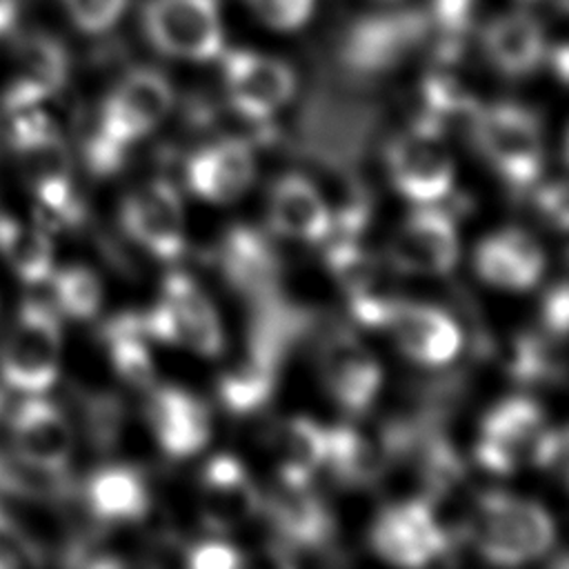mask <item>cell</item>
I'll return each instance as SVG.
<instances>
[{
  "mask_svg": "<svg viewBox=\"0 0 569 569\" xmlns=\"http://www.w3.org/2000/svg\"><path fill=\"white\" fill-rule=\"evenodd\" d=\"M11 116L9 142L40 216L53 224L78 222L82 209L73 187L71 153L60 131L40 107Z\"/></svg>",
  "mask_w": 569,
  "mask_h": 569,
  "instance_id": "6da1fadb",
  "label": "cell"
},
{
  "mask_svg": "<svg viewBox=\"0 0 569 569\" xmlns=\"http://www.w3.org/2000/svg\"><path fill=\"white\" fill-rule=\"evenodd\" d=\"M171 107L173 89L160 71L138 67L124 73L100 107L87 151L89 164L100 173L113 171L124 149L149 136L167 118Z\"/></svg>",
  "mask_w": 569,
  "mask_h": 569,
  "instance_id": "7a4b0ae2",
  "label": "cell"
},
{
  "mask_svg": "<svg viewBox=\"0 0 569 569\" xmlns=\"http://www.w3.org/2000/svg\"><path fill=\"white\" fill-rule=\"evenodd\" d=\"M467 533L493 565H522L542 556L556 538L553 520L533 500L491 491L473 505Z\"/></svg>",
  "mask_w": 569,
  "mask_h": 569,
  "instance_id": "3957f363",
  "label": "cell"
},
{
  "mask_svg": "<svg viewBox=\"0 0 569 569\" xmlns=\"http://www.w3.org/2000/svg\"><path fill=\"white\" fill-rule=\"evenodd\" d=\"M62 365L58 311L42 300H27L0 340V380L22 396L49 391Z\"/></svg>",
  "mask_w": 569,
  "mask_h": 569,
  "instance_id": "277c9868",
  "label": "cell"
},
{
  "mask_svg": "<svg viewBox=\"0 0 569 569\" xmlns=\"http://www.w3.org/2000/svg\"><path fill=\"white\" fill-rule=\"evenodd\" d=\"M469 131L480 156L509 184L527 187L538 180L545 142L531 109L513 102L478 107L469 120Z\"/></svg>",
  "mask_w": 569,
  "mask_h": 569,
  "instance_id": "5b68a950",
  "label": "cell"
},
{
  "mask_svg": "<svg viewBox=\"0 0 569 569\" xmlns=\"http://www.w3.org/2000/svg\"><path fill=\"white\" fill-rule=\"evenodd\" d=\"M142 336L184 347L204 358L224 349L220 316L209 296L182 271H171L162 282V296L147 316H136Z\"/></svg>",
  "mask_w": 569,
  "mask_h": 569,
  "instance_id": "8992f818",
  "label": "cell"
},
{
  "mask_svg": "<svg viewBox=\"0 0 569 569\" xmlns=\"http://www.w3.org/2000/svg\"><path fill=\"white\" fill-rule=\"evenodd\" d=\"M142 31L169 58L209 62L224 51L220 0H147Z\"/></svg>",
  "mask_w": 569,
  "mask_h": 569,
  "instance_id": "52a82bcc",
  "label": "cell"
},
{
  "mask_svg": "<svg viewBox=\"0 0 569 569\" xmlns=\"http://www.w3.org/2000/svg\"><path fill=\"white\" fill-rule=\"evenodd\" d=\"M387 169L393 187L418 204H433L445 198L456 176L442 131L425 120L391 140L387 147Z\"/></svg>",
  "mask_w": 569,
  "mask_h": 569,
  "instance_id": "ba28073f",
  "label": "cell"
},
{
  "mask_svg": "<svg viewBox=\"0 0 569 569\" xmlns=\"http://www.w3.org/2000/svg\"><path fill=\"white\" fill-rule=\"evenodd\" d=\"M431 33L429 13L400 9L358 20L342 40V60L358 73L389 71L407 60Z\"/></svg>",
  "mask_w": 569,
  "mask_h": 569,
  "instance_id": "9c48e42d",
  "label": "cell"
},
{
  "mask_svg": "<svg viewBox=\"0 0 569 569\" xmlns=\"http://www.w3.org/2000/svg\"><path fill=\"white\" fill-rule=\"evenodd\" d=\"M545 433L540 405L527 396H511L482 418L473 453L485 469L513 473L522 465H533Z\"/></svg>",
  "mask_w": 569,
  "mask_h": 569,
  "instance_id": "30bf717a",
  "label": "cell"
},
{
  "mask_svg": "<svg viewBox=\"0 0 569 569\" xmlns=\"http://www.w3.org/2000/svg\"><path fill=\"white\" fill-rule=\"evenodd\" d=\"M9 449L31 467L67 473L73 456V427L69 416L44 393L24 396L2 425Z\"/></svg>",
  "mask_w": 569,
  "mask_h": 569,
  "instance_id": "8fae6325",
  "label": "cell"
},
{
  "mask_svg": "<svg viewBox=\"0 0 569 569\" xmlns=\"http://www.w3.org/2000/svg\"><path fill=\"white\" fill-rule=\"evenodd\" d=\"M9 76L2 89V107L9 113L40 107L69 80L71 60L67 47L44 31L16 33Z\"/></svg>",
  "mask_w": 569,
  "mask_h": 569,
  "instance_id": "7c38bea8",
  "label": "cell"
},
{
  "mask_svg": "<svg viewBox=\"0 0 569 569\" xmlns=\"http://www.w3.org/2000/svg\"><path fill=\"white\" fill-rule=\"evenodd\" d=\"M222 82L229 104L249 120H267L296 93L293 69L253 49L222 51Z\"/></svg>",
  "mask_w": 569,
  "mask_h": 569,
  "instance_id": "4fadbf2b",
  "label": "cell"
},
{
  "mask_svg": "<svg viewBox=\"0 0 569 569\" xmlns=\"http://www.w3.org/2000/svg\"><path fill=\"white\" fill-rule=\"evenodd\" d=\"M124 233L158 260H176L184 251V207L169 180H151L133 189L120 209Z\"/></svg>",
  "mask_w": 569,
  "mask_h": 569,
  "instance_id": "5bb4252c",
  "label": "cell"
},
{
  "mask_svg": "<svg viewBox=\"0 0 569 569\" xmlns=\"http://www.w3.org/2000/svg\"><path fill=\"white\" fill-rule=\"evenodd\" d=\"M449 536L425 498L389 505L371 527V547L387 562L420 567L442 556Z\"/></svg>",
  "mask_w": 569,
  "mask_h": 569,
  "instance_id": "9a60e30c",
  "label": "cell"
},
{
  "mask_svg": "<svg viewBox=\"0 0 569 569\" xmlns=\"http://www.w3.org/2000/svg\"><path fill=\"white\" fill-rule=\"evenodd\" d=\"M389 260L402 273L445 276L460 256V240L453 220L425 204L409 213L389 240Z\"/></svg>",
  "mask_w": 569,
  "mask_h": 569,
  "instance_id": "2e32d148",
  "label": "cell"
},
{
  "mask_svg": "<svg viewBox=\"0 0 569 569\" xmlns=\"http://www.w3.org/2000/svg\"><path fill=\"white\" fill-rule=\"evenodd\" d=\"M320 376L329 396L349 413H362L373 402L382 371L367 345L347 329L329 333L318 351Z\"/></svg>",
  "mask_w": 569,
  "mask_h": 569,
  "instance_id": "e0dca14e",
  "label": "cell"
},
{
  "mask_svg": "<svg viewBox=\"0 0 569 569\" xmlns=\"http://www.w3.org/2000/svg\"><path fill=\"white\" fill-rule=\"evenodd\" d=\"M382 327L391 331L398 349L407 358L427 367L451 362L462 347V333L456 320L431 305L391 300Z\"/></svg>",
  "mask_w": 569,
  "mask_h": 569,
  "instance_id": "ac0fdd59",
  "label": "cell"
},
{
  "mask_svg": "<svg viewBox=\"0 0 569 569\" xmlns=\"http://www.w3.org/2000/svg\"><path fill=\"white\" fill-rule=\"evenodd\" d=\"M198 505L209 529L231 531L251 520L264 507V500L244 465L222 453L211 458L200 473Z\"/></svg>",
  "mask_w": 569,
  "mask_h": 569,
  "instance_id": "d6986e66",
  "label": "cell"
},
{
  "mask_svg": "<svg viewBox=\"0 0 569 569\" xmlns=\"http://www.w3.org/2000/svg\"><path fill=\"white\" fill-rule=\"evenodd\" d=\"M147 420L156 442L173 458L202 451L211 438L207 407L180 387H151Z\"/></svg>",
  "mask_w": 569,
  "mask_h": 569,
  "instance_id": "ffe728a7",
  "label": "cell"
},
{
  "mask_svg": "<svg viewBox=\"0 0 569 569\" xmlns=\"http://www.w3.org/2000/svg\"><path fill=\"white\" fill-rule=\"evenodd\" d=\"M187 187L202 200L231 202L240 198L256 176L251 147L238 138H224L198 149L187 160Z\"/></svg>",
  "mask_w": 569,
  "mask_h": 569,
  "instance_id": "44dd1931",
  "label": "cell"
},
{
  "mask_svg": "<svg viewBox=\"0 0 569 569\" xmlns=\"http://www.w3.org/2000/svg\"><path fill=\"white\" fill-rule=\"evenodd\" d=\"M267 213L280 236L300 242H322L333 229L331 209L322 189L300 173H287L273 182Z\"/></svg>",
  "mask_w": 569,
  "mask_h": 569,
  "instance_id": "7402d4cb",
  "label": "cell"
},
{
  "mask_svg": "<svg viewBox=\"0 0 569 569\" xmlns=\"http://www.w3.org/2000/svg\"><path fill=\"white\" fill-rule=\"evenodd\" d=\"M482 51L491 67L509 78L533 73L547 58L542 24L531 11H505L493 16L480 33Z\"/></svg>",
  "mask_w": 569,
  "mask_h": 569,
  "instance_id": "603a6c76",
  "label": "cell"
},
{
  "mask_svg": "<svg viewBox=\"0 0 569 569\" xmlns=\"http://www.w3.org/2000/svg\"><path fill=\"white\" fill-rule=\"evenodd\" d=\"M478 276L498 289H531L545 271V251L525 229H502L485 238L473 256Z\"/></svg>",
  "mask_w": 569,
  "mask_h": 569,
  "instance_id": "cb8c5ba5",
  "label": "cell"
},
{
  "mask_svg": "<svg viewBox=\"0 0 569 569\" xmlns=\"http://www.w3.org/2000/svg\"><path fill=\"white\" fill-rule=\"evenodd\" d=\"M267 500L269 518L287 549H318L331 536V518L309 485H284Z\"/></svg>",
  "mask_w": 569,
  "mask_h": 569,
  "instance_id": "d4e9b609",
  "label": "cell"
},
{
  "mask_svg": "<svg viewBox=\"0 0 569 569\" xmlns=\"http://www.w3.org/2000/svg\"><path fill=\"white\" fill-rule=\"evenodd\" d=\"M84 502L98 520L136 522L147 516L151 496L138 469L129 465H107L87 478Z\"/></svg>",
  "mask_w": 569,
  "mask_h": 569,
  "instance_id": "484cf974",
  "label": "cell"
},
{
  "mask_svg": "<svg viewBox=\"0 0 569 569\" xmlns=\"http://www.w3.org/2000/svg\"><path fill=\"white\" fill-rule=\"evenodd\" d=\"M0 260L24 284L47 282L56 269L53 240L47 227L0 213Z\"/></svg>",
  "mask_w": 569,
  "mask_h": 569,
  "instance_id": "4316f807",
  "label": "cell"
},
{
  "mask_svg": "<svg viewBox=\"0 0 569 569\" xmlns=\"http://www.w3.org/2000/svg\"><path fill=\"white\" fill-rule=\"evenodd\" d=\"M273 456L280 482L309 485L327 458V429L309 418H291L276 431Z\"/></svg>",
  "mask_w": 569,
  "mask_h": 569,
  "instance_id": "83f0119b",
  "label": "cell"
},
{
  "mask_svg": "<svg viewBox=\"0 0 569 569\" xmlns=\"http://www.w3.org/2000/svg\"><path fill=\"white\" fill-rule=\"evenodd\" d=\"M389 447L376 445L353 427L327 429V458L331 473L349 487L373 482L387 467Z\"/></svg>",
  "mask_w": 569,
  "mask_h": 569,
  "instance_id": "f1b7e54d",
  "label": "cell"
},
{
  "mask_svg": "<svg viewBox=\"0 0 569 569\" xmlns=\"http://www.w3.org/2000/svg\"><path fill=\"white\" fill-rule=\"evenodd\" d=\"M109 360L116 373L136 389L156 387V367L149 353L142 331L138 329L136 316H120L104 329Z\"/></svg>",
  "mask_w": 569,
  "mask_h": 569,
  "instance_id": "f546056e",
  "label": "cell"
},
{
  "mask_svg": "<svg viewBox=\"0 0 569 569\" xmlns=\"http://www.w3.org/2000/svg\"><path fill=\"white\" fill-rule=\"evenodd\" d=\"M47 282L51 284V307L60 316L84 322L102 307V282L89 267L69 264L53 269Z\"/></svg>",
  "mask_w": 569,
  "mask_h": 569,
  "instance_id": "4dcf8cb0",
  "label": "cell"
},
{
  "mask_svg": "<svg viewBox=\"0 0 569 569\" xmlns=\"http://www.w3.org/2000/svg\"><path fill=\"white\" fill-rule=\"evenodd\" d=\"M273 382L271 351H256L242 367L229 371L220 382V396L233 411H251L267 400Z\"/></svg>",
  "mask_w": 569,
  "mask_h": 569,
  "instance_id": "1f68e13d",
  "label": "cell"
},
{
  "mask_svg": "<svg viewBox=\"0 0 569 569\" xmlns=\"http://www.w3.org/2000/svg\"><path fill=\"white\" fill-rule=\"evenodd\" d=\"M224 264L229 276L247 289L249 284H262L273 271V262L262 242L247 231H236L229 236L224 247Z\"/></svg>",
  "mask_w": 569,
  "mask_h": 569,
  "instance_id": "d6a6232c",
  "label": "cell"
},
{
  "mask_svg": "<svg viewBox=\"0 0 569 569\" xmlns=\"http://www.w3.org/2000/svg\"><path fill=\"white\" fill-rule=\"evenodd\" d=\"M478 0H429L427 13L431 22V33L440 40V51L449 58L467 36Z\"/></svg>",
  "mask_w": 569,
  "mask_h": 569,
  "instance_id": "836d02e7",
  "label": "cell"
},
{
  "mask_svg": "<svg viewBox=\"0 0 569 569\" xmlns=\"http://www.w3.org/2000/svg\"><path fill=\"white\" fill-rule=\"evenodd\" d=\"M69 20L84 33H104L118 24L129 0H60Z\"/></svg>",
  "mask_w": 569,
  "mask_h": 569,
  "instance_id": "e575fe53",
  "label": "cell"
},
{
  "mask_svg": "<svg viewBox=\"0 0 569 569\" xmlns=\"http://www.w3.org/2000/svg\"><path fill=\"white\" fill-rule=\"evenodd\" d=\"M249 9L271 29L296 31L313 13V0H247Z\"/></svg>",
  "mask_w": 569,
  "mask_h": 569,
  "instance_id": "d590c367",
  "label": "cell"
},
{
  "mask_svg": "<svg viewBox=\"0 0 569 569\" xmlns=\"http://www.w3.org/2000/svg\"><path fill=\"white\" fill-rule=\"evenodd\" d=\"M187 562L193 569H233L242 565V553L224 540H202L187 551Z\"/></svg>",
  "mask_w": 569,
  "mask_h": 569,
  "instance_id": "8d00e7d4",
  "label": "cell"
},
{
  "mask_svg": "<svg viewBox=\"0 0 569 569\" xmlns=\"http://www.w3.org/2000/svg\"><path fill=\"white\" fill-rule=\"evenodd\" d=\"M567 318H569V296L567 284L558 282L542 302V320L551 336L565 338L567 333Z\"/></svg>",
  "mask_w": 569,
  "mask_h": 569,
  "instance_id": "74e56055",
  "label": "cell"
},
{
  "mask_svg": "<svg viewBox=\"0 0 569 569\" xmlns=\"http://www.w3.org/2000/svg\"><path fill=\"white\" fill-rule=\"evenodd\" d=\"M540 207L560 231L567 227V191L562 182L540 191Z\"/></svg>",
  "mask_w": 569,
  "mask_h": 569,
  "instance_id": "f35d334b",
  "label": "cell"
},
{
  "mask_svg": "<svg viewBox=\"0 0 569 569\" xmlns=\"http://www.w3.org/2000/svg\"><path fill=\"white\" fill-rule=\"evenodd\" d=\"M20 31V0H0V44L11 42Z\"/></svg>",
  "mask_w": 569,
  "mask_h": 569,
  "instance_id": "ab89813d",
  "label": "cell"
},
{
  "mask_svg": "<svg viewBox=\"0 0 569 569\" xmlns=\"http://www.w3.org/2000/svg\"><path fill=\"white\" fill-rule=\"evenodd\" d=\"M547 53H549L551 69L556 71V76H558L562 82H567V71H569V51H567V44L560 42V44L547 49Z\"/></svg>",
  "mask_w": 569,
  "mask_h": 569,
  "instance_id": "60d3db41",
  "label": "cell"
}]
</instances>
